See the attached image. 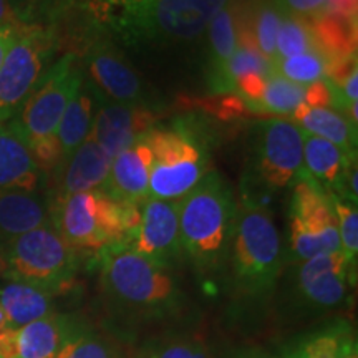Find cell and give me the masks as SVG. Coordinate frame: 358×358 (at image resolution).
I'll list each match as a JSON object with an SVG mask.
<instances>
[{
	"instance_id": "obj_18",
	"label": "cell",
	"mask_w": 358,
	"mask_h": 358,
	"mask_svg": "<svg viewBox=\"0 0 358 358\" xmlns=\"http://www.w3.org/2000/svg\"><path fill=\"white\" fill-rule=\"evenodd\" d=\"M80 324L73 317L50 313L17 330L13 358H57L60 348L75 334Z\"/></svg>"
},
{
	"instance_id": "obj_20",
	"label": "cell",
	"mask_w": 358,
	"mask_h": 358,
	"mask_svg": "<svg viewBox=\"0 0 358 358\" xmlns=\"http://www.w3.org/2000/svg\"><path fill=\"white\" fill-rule=\"evenodd\" d=\"M50 222V206L37 192H0V250L15 237Z\"/></svg>"
},
{
	"instance_id": "obj_17",
	"label": "cell",
	"mask_w": 358,
	"mask_h": 358,
	"mask_svg": "<svg viewBox=\"0 0 358 358\" xmlns=\"http://www.w3.org/2000/svg\"><path fill=\"white\" fill-rule=\"evenodd\" d=\"M40 176L42 171L19 129L10 122L0 123V192L37 191Z\"/></svg>"
},
{
	"instance_id": "obj_4",
	"label": "cell",
	"mask_w": 358,
	"mask_h": 358,
	"mask_svg": "<svg viewBox=\"0 0 358 358\" xmlns=\"http://www.w3.org/2000/svg\"><path fill=\"white\" fill-rule=\"evenodd\" d=\"M145 140L151 150L148 199H182L209 173L214 134L199 116L153 127Z\"/></svg>"
},
{
	"instance_id": "obj_21",
	"label": "cell",
	"mask_w": 358,
	"mask_h": 358,
	"mask_svg": "<svg viewBox=\"0 0 358 358\" xmlns=\"http://www.w3.org/2000/svg\"><path fill=\"white\" fill-rule=\"evenodd\" d=\"M303 134V171L329 194H334L357 156L347 155L342 148L324 138Z\"/></svg>"
},
{
	"instance_id": "obj_35",
	"label": "cell",
	"mask_w": 358,
	"mask_h": 358,
	"mask_svg": "<svg viewBox=\"0 0 358 358\" xmlns=\"http://www.w3.org/2000/svg\"><path fill=\"white\" fill-rule=\"evenodd\" d=\"M274 3L284 15L299 19H313L329 12V0H274Z\"/></svg>"
},
{
	"instance_id": "obj_5",
	"label": "cell",
	"mask_w": 358,
	"mask_h": 358,
	"mask_svg": "<svg viewBox=\"0 0 358 358\" xmlns=\"http://www.w3.org/2000/svg\"><path fill=\"white\" fill-rule=\"evenodd\" d=\"M141 206L118 203L105 191L60 196L50 208V222L77 252L128 245L140 226Z\"/></svg>"
},
{
	"instance_id": "obj_28",
	"label": "cell",
	"mask_w": 358,
	"mask_h": 358,
	"mask_svg": "<svg viewBox=\"0 0 358 358\" xmlns=\"http://www.w3.org/2000/svg\"><path fill=\"white\" fill-rule=\"evenodd\" d=\"M272 69L280 77L302 85V87H307V85L327 78L329 62L320 53L310 52L289 58H277V60L272 62Z\"/></svg>"
},
{
	"instance_id": "obj_25",
	"label": "cell",
	"mask_w": 358,
	"mask_h": 358,
	"mask_svg": "<svg viewBox=\"0 0 358 358\" xmlns=\"http://www.w3.org/2000/svg\"><path fill=\"white\" fill-rule=\"evenodd\" d=\"M95 88L83 80L78 92L66 106L57 129V140L62 150V164L66 163L77 148L87 140L100 101Z\"/></svg>"
},
{
	"instance_id": "obj_43",
	"label": "cell",
	"mask_w": 358,
	"mask_h": 358,
	"mask_svg": "<svg viewBox=\"0 0 358 358\" xmlns=\"http://www.w3.org/2000/svg\"><path fill=\"white\" fill-rule=\"evenodd\" d=\"M32 2H42V0H32Z\"/></svg>"
},
{
	"instance_id": "obj_1",
	"label": "cell",
	"mask_w": 358,
	"mask_h": 358,
	"mask_svg": "<svg viewBox=\"0 0 358 358\" xmlns=\"http://www.w3.org/2000/svg\"><path fill=\"white\" fill-rule=\"evenodd\" d=\"M236 214L234 192L217 171H209L194 189L178 201L182 257L191 262L201 279H213L226 271Z\"/></svg>"
},
{
	"instance_id": "obj_6",
	"label": "cell",
	"mask_w": 358,
	"mask_h": 358,
	"mask_svg": "<svg viewBox=\"0 0 358 358\" xmlns=\"http://www.w3.org/2000/svg\"><path fill=\"white\" fill-rule=\"evenodd\" d=\"M78 268L80 252L65 243L52 222L15 237L0 250V277L53 295L71 289Z\"/></svg>"
},
{
	"instance_id": "obj_27",
	"label": "cell",
	"mask_w": 358,
	"mask_h": 358,
	"mask_svg": "<svg viewBox=\"0 0 358 358\" xmlns=\"http://www.w3.org/2000/svg\"><path fill=\"white\" fill-rule=\"evenodd\" d=\"M306 87L280 77L275 71L266 78L261 101L257 103L256 113L292 115L294 110L303 101Z\"/></svg>"
},
{
	"instance_id": "obj_26",
	"label": "cell",
	"mask_w": 358,
	"mask_h": 358,
	"mask_svg": "<svg viewBox=\"0 0 358 358\" xmlns=\"http://www.w3.org/2000/svg\"><path fill=\"white\" fill-rule=\"evenodd\" d=\"M53 294L34 285L8 282L0 289V308L6 313L8 327L19 330L53 313Z\"/></svg>"
},
{
	"instance_id": "obj_15",
	"label": "cell",
	"mask_w": 358,
	"mask_h": 358,
	"mask_svg": "<svg viewBox=\"0 0 358 358\" xmlns=\"http://www.w3.org/2000/svg\"><path fill=\"white\" fill-rule=\"evenodd\" d=\"M88 73L98 88L115 103L141 105L145 88L138 73L127 64L122 53L105 40L90 45L85 55Z\"/></svg>"
},
{
	"instance_id": "obj_44",
	"label": "cell",
	"mask_w": 358,
	"mask_h": 358,
	"mask_svg": "<svg viewBox=\"0 0 358 358\" xmlns=\"http://www.w3.org/2000/svg\"><path fill=\"white\" fill-rule=\"evenodd\" d=\"M140 358H141V357H140Z\"/></svg>"
},
{
	"instance_id": "obj_10",
	"label": "cell",
	"mask_w": 358,
	"mask_h": 358,
	"mask_svg": "<svg viewBox=\"0 0 358 358\" xmlns=\"http://www.w3.org/2000/svg\"><path fill=\"white\" fill-rule=\"evenodd\" d=\"M82 70L73 53L62 57L43 75L12 120L29 148L57 138L66 106L83 83Z\"/></svg>"
},
{
	"instance_id": "obj_13",
	"label": "cell",
	"mask_w": 358,
	"mask_h": 358,
	"mask_svg": "<svg viewBox=\"0 0 358 358\" xmlns=\"http://www.w3.org/2000/svg\"><path fill=\"white\" fill-rule=\"evenodd\" d=\"M127 248L173 271L182 259L178 201L148 199L141 206L140 226Z\"/></svg>"
},
{
	"instance_id": "obj_7",
	"label": "cell",
	"mask_w": 358,
	"mask_h": 358,
	"mask_svg": "<svg viewBox=\"0 0 358 358\" xmlns=\"http://www.w3.org/2000/svg\"><path fill=\"white\" fill-rule=\"evenodd\" d=\"M231 0H145L106 22L129 45L198 38Z\"/></svg>"
},
{
	"instance_id": "obj_38",
	"label": "cell",
	"mask_w": 358,
	"mask_h": 358,
	"mask_svg": "<svg viewBox=\"0 0 358 358\" xmlns=\"http://www.w3.org/2000/svg\"><path fill=\"white\" fill-rule=\"evenodd\" d=\"M334 358H358V345L355 334H353V329L348 322L343 324L342 334H340V342L338 348L335 352Z\"/></svg>"
},
{
	"instance_id": "obj_12",
	"label": "cell",
	"mask_w": 358,
	"mask_h": 358,
	"mask_svg": "<svg viewBox=\"0 0 358 358\" xmlns=\"http://www.w3.org/2000/svg\"><path fill=\"white\" fill-rule=\"evenodd\" d=\"M352 267L340 252L322 254L308 261L292 264L290 294L294 303L306 310H330L345 301Z\"/></svg>"
},
{
	"instance_id": "obj_8",
	"label": "cell",
	"mask_w": 358,
	"mask_h": 358,
	"mask_svg": "<svg viewBox=\"0 0 358 358\" xmlns=\"http://www.w3.org/2000/svg\"><path fill=\"white\" fill-rule=\"evenodd\" d=\"M249 166L241 182V198L254 201L259 192L294 186L303 174V134L289 120L257 123L250 138Z\"/></svg>"
},
{
	"instance_id": "obj_42",
	"label": "cell",
	"mask_w": 358,
	"mask_h": 358,
	"mask_svg": "<svg viewBox=\"0 0 358 358\" xmlns=\"http://www.w3.org/2000/svg\"><path fill=\"white\" fill-rule=\"evenodd\" d=\"M8 329V324H7V319H6V313H3L2 308H0V337H2L3 332Z\"/></svg>"
},
{
	"instance_id": "obj_9",
	"label": "cell",
	"mask_w": 358,
	"mask_h": 358,
	"mask_svg": "<svg viewBox=\"0 0 358 358\" xmlns=\"http://www.w3.org/2000/svg\"><path fill=\"white\" fill-rule=\"evenodd\" d=\"M290 237L285 262L299 264L322 254L340 252V237L330 194L306 171L294 185L289 208Z\"/></svg>"
},
{
	"instance_id": "obj_36",
	"label": "cell",
	"mask_w": 358,
	"mask_h": 358,
	"mask_svg": "<svg viewBox=\"0 0 358 358\" xmlns=\"http://www.w3.org/2000/svg\"><path fill=\"white\" fill-rule=\"evenodd\" d=\"M80 2L96 20L106 24L111 17L138 6V3L145 2V0H80Z\"/></svg>"
},
{
	"instance_id": "obj_37",
	"label": "cell",
	"mask_w": 358,
	"mask_h": 358,
	"mask_svg": "<svg viewBox=\"0 0 358 358\" xmlns=\"http://www.w3.org/2000/svg\"><path fill=\"white\" fill-rule=\"evenodd\" d=\"M303 103L310 108H334V96L332 88H330L329 80H320L306 87V95H303ZM335 110V108H334Z\"/></svg>"
},
{
	"instance_id": "obj_29",
	"label": "cell",
	"mask_w": 358,
	"mask_h": 358,
	"mask_svg": "<svg viewBox=\"0 0 358 358\" xmlns=\"http://www.w3.org/2000/svg\"><path fill=\"white\" fill-rule=\"evenodd\" d=\"M343 324H345V320L335 322L334 325L308 335L301 342L285 348L279 357L272 358H334L338 348Z\"/></svg>"
},
{
	"instance_id": "obj_16",
	"label": "cell",
	"mask_w": 358,
	"mask_h": 358,
	"mask_svg": "<svg viewBox=\"0 0 358 358\" xmlns=\"http://www.w3.org/2000/svg\"><path fill=\"white\" fill-rule=\"evenodd\" d=\"M151 150L141 134L131 146L111 159L108 176L100 187L118 203L143 206L148 201Z\"/></svg>"
},
{
	"instance_id": "obj_24",
	"label": "cell",
	"mask_w": 358,
	"mask_h": 358,
	"mask_svg": "<svg viewBox=\"0 0 358 358\" xmlns=\"http://www.w3.org/2000/svg\"><path fill=\"white\" fill-rule=\"evenodd\" d=\"M292 123L302 131L324 138L342 148L347 155L357 156V127H353L345 115L334 108H310L301 103L290 115Z\"/></svg>"
},
{
	"instance_id": "obj_23",
	"label": "cell",
	"mask_w": 358,
	"mask_h": 358,
	"mask_svg": "<svg viewBox=\"0 0 358 358\" xmlns=\"http://www.w3.org/2000/svg\"><path fill=\"white\" fill-rule=\"evenodd\" d=\"M306 20L310 27L315 50L329 64L357 57V20L332 12Z\"/></svg>"
},
{
	"instance_id": "obj_32",
	"label": "cell",
	"mask_w": 358,
	"mask_h": 358,
	"mask_svg": "<svg viewBox=\"0 0 358 358\" xmlns=\"http://www.w3.org/2000/svg\"><path fill=\"white\" fill-rule=\"evenodd\" d=\"M332 208L337 217L338 237H340V250L350 264H357L358 254V209L357 204L348 203L330 194Z\"/></svg>"
},
{
	"instance_id": "obj_19",
	"label": "cell",
	"mask_w": 358,
	"mask_h": 358,
	"mask_svg": "<svg viewBox=\"0 0 358 358\" xmlns=\"http://www.w3.org/2000/svg\"><path fill=\"white\" fill-rule=\"evenodd\" d=\"M209 55L206 66V80L213 93H231L227 82V65L237 48L236 7L231 2L213 17L208 25Z\"/></svg>"
},
{
	"instance_id": "obj_34",
	"label": "cell",
	"mask_w": 358,
	"mask_h": 358,
	"mask_svg": "<svg viewBox=\"0 0 358 358\" xmlns=\"http://www.w3.org/2000/svg\"><path fill=\"white\" fill-rule=\"evenodd\" d=\"M272 73H274L272 64L267 58L262 57V53L257 48L237 43L234 55H232L229 65H227V82H229L231 93L234 92L236 82L241 77H245V75H261V77L267 78Z\"/></svg>"
},
{
	"instance_id": "obj_39",
	"label": "cell",
	"mask_w": 358,
	"mask_h": 358,
	"mask_svg": "<svg viewBox=\"0 0 358 358\" xmlns=\"http://www.w3.org/2000/svg\"><path fill=\"white\" fill-rule=\"evenodd\" d=\"M29 25L27 22L22 20V17L15 12L8 0H0V29H8V30H19L25 29Z\"/></svg>"
},
{
	"instance_id": "obj_3",
	"label": "cell",
	"mask_w": 358,
	"mask_h": 358,
	"mask_svg": "<svg viewBox=\"0 0 358 358\" xmlns=\"http://www.w3.org/2000/svg\"><path fill=\"white\" fill-rule=\"evenodd\" d=\"M98 254L103 294L127 317L168 319L186 306L185 294L169 268L148 261L127 245H111Z\"/></svg>"
},
{
	"instance_id": "obj_22",
	"label": "cell",
	"mask_w": 358,
	"mask_h": 358,
	"mask_svg": "<svg viewBox=\"0 0 358 358\" xmlns=\"http://www.w3.org/2000/svg\"><path fill=\"white\" fill-rule=\"evenodd\" d=\"M111 159L103 153L95 141L87 138L66 159L64 178H62L60 196L100 189L108 176Z\"/></svg>"
},
{
	"instance_id": "obj_2",
	"label": "cell",
	"mask_w": 358,
	"mask_h": 358,
	"mask_svg": "<svg viewBox=\"0 0 358 358\" xmlns=\"http://www.w3.org/2000/svg\"><path fill=\"white\" fill-rule=\"evenodd\" d=\"M284 266L285 252L272 214L266 206L241 198L224 271L232 294L252 303L268 301Z\"/></svg>"
},
{
	"instance_id": "obj_30",
	"label": "cell",
	"mask_w": 358,
	"mask_h": 358,
	"mask_svg": "<svg viewBox=\"0 0 358 358\" xmlns=\"http://www.w3.org/2000/svg\"><path fill=\"white\" fill-rule=\"evenodd\" d=\"M275 48V60L277 58H289L302 55V53L317 52L307 20L292 15H282Z\"/></svg>"
},
{
	"instance_id": "obj_40",
	"label": "cell",
	"mask_w": 358,
	"mask_h": 358,
	"mask_svg": "<svg viewBox=\"0 0 358 358\" xmlns=\"http://www.w3.org/2000/svg\"><path fill=\"white\" fill-rule=\"evenodd\" d=\"M20 32V30H19ZM17 30H8V29H0V65H2L3 58H6L7 52L10 50V47L17 38Z\"/></svg>"
},
{
	"instance_id": "obj_41",
	"label": "cell",
	"mask_w": 358,
	"mask_h": 358,
	"mask_svg": "<svg viewBox=\"0 0 358 358\" xmlns=\"http://www.w3.org/2000/svg\"><path fill=\"white\" fill-rule=\"evenodd\" d=\"M236 358H272V357L261 350H245L243 353H239Z\"/></svg>"
},
{
	"instance_id": "obj_33",
	"label": "cell",
	"mask_w": 358,
	"mask_h": 358,
	"mask_svg": "<svg viewBox=\"0 0 358 358\" xmlns=\"http://www.w3.org/2000/svg\"><path fill=\"white\" fill-rule=\"evenodd\" d=\"M141 358H214L204 343L186 337H164L148 343Z\"/></svg>"
},
{
	"instance_id": "obj_14",
	"label": "cell",
	"mask_w": 358,
	"mask_h": 358,
	"mask_svg": "<svg viewBox=\"0 0 358 358\" xmlns=\"http://www.w3.org/2000/svg\"><path fill=\"white\" fill-rule=\"evenodd\" d=\"M155 113L141 105L101 101L88 138L113 159L155 127Z\"/></svg>"
},
{
	"instance_id": "obj_31",
	"label": "cell",
	"mask_w": 358,
	"mask_h": 358,
	"mask_svg": "<svg viewBox=\"0 0 358 358\" xmlns=\"http://www.w3.org/2000/svg\"><path fill=\"white\" fill-rule=\"evenodd\" d=\"M57 358H120L116 348L105 335L80 325L60 348Z\"/></svg>"
},
{
	"instance_id": "obj_11",
	"label": "cell",
	"mask_w": 358,
	"mask_h": 358,
	"mask_svg": "<svg viewBox=\"0 0 358 358\" xmlns=\"http://www.w3.org/2000/svg\"><path fill=\"white\" fill-rule=\"evenodd\" d=\"M55 53L50 34L27 25L17 34L10 50L0 65V123L15 116L47 70Z\"/></svg>"
}]
</instances>
